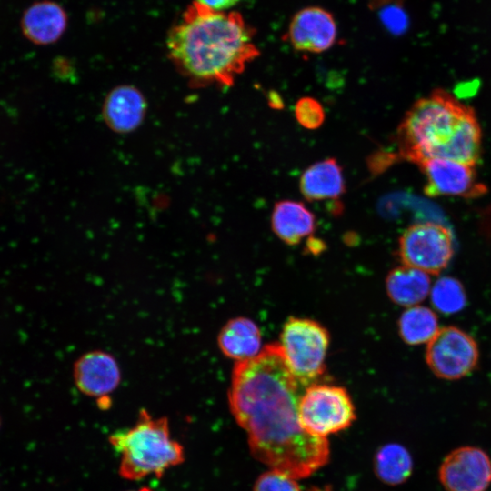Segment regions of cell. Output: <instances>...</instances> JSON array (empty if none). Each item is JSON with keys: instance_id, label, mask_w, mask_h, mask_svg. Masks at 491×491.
I'll return each mask as SVG.
<instances>
[{"instance_id": "obj_18", "label": "cell", "mask_w": 491, "mask_h": 491, "mask_svg": "<svg viewBox=\"0 0 491 491\" xmlns=\"http://www.w3.org/2000/svg\"><path fill=\"white\" fill-rule=\"evenodd\" d=\"M386 288L394 303L410 307L417 306L427 296L430 278L426 273L403 265L389 272Z\"/></svg>"}, {"instance_id": "obj_27", "label": "cell", "mask_w": 491, "mask_h": 491, "mask_svg": "<svg viewBox=\"0 0 491 491\" xmlns=\"http://www.w3.org/2000/svg\"><path fill=\"white\" fill-rule=\"evenodd\" d=\"M0 426H1V421H0Z\"/></svg>"}, {"instance_id": "obj_23", "label": "cell", "mask_w": 491, "mask_h": 491, "mask_svg": "<svg viewBox=\"0 0 491 491\" xmlns=\"http://www.w3.org/2000/svg\"><path fill=\"white\" fill-rule=\"evenodd\" d=\"M253 491H302L296 479L270 469L261 474L255 482Z\"/></svg>"}, {"instance_id": "obj_7", "label": "cell", "mask_w": 491, "mask_h": 491, "mask_svg": "<svg viewBox=\"0 0 491 491\" xmlns=\"http://www.w3.org/2000/svg\"><path fill=\"white\" fill-rule=\"evenodd\" d=\"M453 255V235L448 228L440 224H413L398 240V256L403 265L426 274L438 275L446 268Z\"/></svg>"}, {"instance_id": "obj_11", "label": "cell", "mask_w": 491, "mask_h": 491, "mask_svg": "<svg viewBox=\"0 0 491 491\" xmlns=\"http://www.w3.org/2000/svg\"><path fill=\"white\" fill-rule=\"evenodd\" d=\"M336 23L331 13L319 6L299 10L290 21L286 37L297 51L318 54L335 44Z\"/></svg>"}, {"instance_id": "obj_21", "label": "cell", "mask_w": 491, "mask_h": 491, "mask_svg": "<svg viewBox=\"0 0 491 491\" xmlns=\"http://www.w3.org/2000/svg\"><path fill=\"white\" fill-rule=\"evenodd\" d=\"M431 303L445 315L461 311L466 304V295L461 282L451 276L439 278L431 290Z\"/></svg>"}, {"instance_id": "obj_2", "label": "cell", "mask_w": 491, "mask_h": 491, "mask_svg": "<svg viewBox=\"0 0 491 491\" xmlns=\"http://www.w3.org/2000/svg\"><path fill=\"white\" fill-rule=\"evenodd\" d=\"M255 31L238 12L194 2L166 38L168 56L192 86H231L259 55Z\"/></svg>"}, {"instance_id": "obj_26", "label": "cell", "mask_w": 491, "mask_h": 491, "mask_svg": "<svg viewBox=\"0 0 491 491\" xmlns=\"http://www.w3.org/2000/svg\"><path fill=\"white\" fill-rule=\"evenodd\" d=\"M386 1H388V0H373V2H374L375 4L384 3V2H386Z\"/></svg>"}, {"instance_id": "obj_5", "label": "cell", "mask_w": 491, "mask_h": 491, "mask_svg": "<svg viewBox=\"0 0 491 491\" xmlns=\"http://www.w3.org/2000/svg\"><path fill=\"white\" fill-rule=\"evenodd\" d=\"M329 340L328 331L315 320L289 317L284 324L279 345L293 374L305 388L324 374Z\"/></svg>"}, {"instance_id": "obj_1", "label": "cell", "mask_w": 491, "mask_h": 491, "mask_svg": "<svg viewBox=\"0 0 491 491\" xmlns=\"http://www.w3.org/2000/svg\"><path fill=\"white\" fill-rule=\"evenodd\" d=\"M304 389L274 343L235 362L228 391L230 411L246 432L252 456L296 480L323 467L330 455L327 438L309 435L299 423Z\"/></svg>"}, {"instance_id": "obj_15", "label": "cell", "mask_w": 491, "mask_h": 491, "mask_svg": "<svg viewBox=\"0 0 491 491\" xmlns=\"http://www.w3.org/2000/svg\"><path fill=\"white\" fill-rule=\"evenodd\" d=\"M299 189L309 202L339 200L346 192L341 165L332 157L312 164L302 173Z\"/></svg>"}, {"instance_id": "obj_6", "label": "cell", "mask_w": 491, "mask_h": 491, "mask_svg": "<svg viewBox=\"0 0 491 491\" xmlns=\"http://www.w3.org/2000/svg\"><path fill=\"white\" fill-rule=\"evenodd\" d=\"M298 417L306 433L326 438L349 427L356 419V409L346 389L316 382L304 389L298 404Z\"/></svg>"}, {"instance_id": "obj_10", "label": "cell", "mask_w": 491, "mask_h": 491, "mask_svg": "<svg viewBox=\"0 0 491 491\" xmlns=\"http://www.w3.org/2000/svg\"><path fill=\"white\" fill-rule=\"evenodd\" d=\"M418 166L425 175V192L429 196L473 198L486 192V185L476 177L474 165L446 158H430Z\"/></svg>"}, {"instance_id": "obj_3", "label": "cell", "mask_w": 491, "mask_h": 491, "mask_svg": "<svg viewBox=\"0 0 491 491\" xmlns=\"http://www.w3.org/2000/svg\"><path fill=\"white\" fill-rule=\"evenodd\" d=\"M396 143L400 156L414 164L446 158L476 165L481 128L471 107L436 90L406 112L396 131Z\"/></svg>"}, {"instance_id": "obj_13", "label": "cell", "mask_w": 491, "mask_h": 491, "mask_svg": "<svg viewBox=\"0 0 491 491\" xmlns=\"http://www.w3.org/2000/svg\"><path fill=\"white\" fill-rule=\"evenodd\" d=\"M20 25L23 35L30 42L39 45H50L65 31L67 15L55 2L38 1L25 9Z\"/></svg>"}, {"instance_id": "obj_17", "label": "cell", "mask_w": 491, "mask_h": 491, "mask_svg": "<svg viewBox=\"0 0 491 491\" xmlns=\"http://www.w3.org/2000/svg\"><path fill=\"white\" fill-rule=\"evenodd\" d=\"M217 345L224 356L235 362L258 355L262 350V336L257 325L244 316L227 321L217 336Z\"/></svg>"}, {"instance_id": "obj_20", "label": "cell", "mask_w": 491, "mask_h": 491, "mask_svg": "<svg viewBox=\"0 0 491 491\" xmlns=\"http://www.w3.org/2000/svg\"><path fill=\"white\" fill-rule=\"evenodd\" d=\"M438 330L436 313L426 306H410L398 319L399 335L407 345L428 343Z\"/></svg>"}, {"instance_id": "obj_24", "label": "cell", "mask_w": 491, "mask_h": 491, "mask_svg": "<svg viewBox=\"0 0 491 491\" xmlns=\"http://www.w3.org/2000/svg\"><path fill=\"white\" fill-rule=\"evenodd\" d=\"M195 2L215 11H224L236 5L239 0H196Z\"/></svg>"}, {"instance_id": "obj_8", "label": "cell", "mask_w": 491, "mask_h": 491, "mask_svg": "<svg viewBox=\"0 0 491 491\" xmlns=\"http://www.w3.org/2000/svg\"><path fill=\"white\" fill-rule=\"evenodd\" d=\"M479 350L475 339L456 326L440 328L427 343L426 361L439 378L456 380L477 366Z\"/></svg>"}, {"instance_id": "obj_12", "label": "cell", "mask_w": 491, "mask_h": 491, "mask_svg": "<svg viewBox=\"0 0 491 491\" xmlns=\"http://www.w3.org/2000/svg\"><path fill=\"white\" fill-rule=\"evenodd\" d=\"M73 377L81 393L105 399L120 385L121 369L112 354L93 350L83 354L75 362Z\"/></svg>"}, {"instance_id": "obj_9", "label": "cell", "mask_w": 491, "mask_h": 491, "mask_svg": "<svg viewBox=\"0 0 491 491\" xmlns=\"http://www.w3.org/2000/svg\"><path fill=\"white\" fill-rule=\"evenodd\" d=\"M438 479L446 491H486L491 485V457L478 446L455 448L442 460Z\"/></svg>"}, {"instance_id": "obj_4", "label": "cell", "mask_w": 491, "mask_h": 491, "mask_svg": "<svg viewBox=\"0 0 491 491\" xmlns=\"http://www.w3.org/2000/svg\"><path fill=\"white\" fill-rule=\"evenodd\" d=\"M109 442L120 454L119 474L127 480L161 477L185 461L184 447L172 437L167 418L145 410L140 411L132 427L113 433Z\"/></svg>"}, {"instance_id": "obj_19", "label": "cell", "mask_w": 491, "mask_h": 491, "mask_svg": "<svg viewBox=\"0 0 491 491\" xmlns=\"http://www.w3.org/2000/svg\"><path fill=\"white\" fill-rule=\"evenodd\" d=\"M374 469L383 483L389 486L403 484L413 472L412 456L398 443L386 444L375 455Z\"/></svg>"}, {"instance_id": "obj_22", "label": "cell", "mask_w": 491, "mask_h": 491, "mask_svg": "<svg viewBox=\"0 0 491 491\" xmlns=\"http://www.w3.org/2000/svg\"><path fill=\"white\" fill-rule=\"evenodd\" d=\"M295 116L303 127L316 129L324 122L325 110L316 99L303 97L295 105Z\"/></svg>"}, {"instance_id": "obj_14", "label": "cell", "mask_w": 491, "mask_h": 491, "mask_svg": "<svg viewBox=\"0 0 491 491\" xmlns=\"http://www.w3.org/2000/svg\"><path fill=\"white\" fill-rule=\"evenodd\" d=\"M146 102L135 86L123 85L114 88L105 97L103 115L115 132L129 133L137 128L145 115Z\"/></svg>"}, {"instance_id": "obj_25", "label": "cell", "mask_w": 491, "mask_h": 491, "mask_svg": "<svg viewBox=\"0 0 491 491\" xmlns=\"http://www.w3.org/2000/svg\"><path fill=\"white\" fill-rule=\"evenodd\" d=\"M128 491H152L149 487H141L139 489L128 490Z\"/></svg>"}, {"instance_id": "obj_16", "label": "cell", "mask_w": 491, "mask_h": 491, "mask_svg": "<svg viewBox=\"0 0 491 491\" xmlns=\"http://www.w3.org/2000/svg\"><path fill=\"white\" fill-rule=\"evenodd\" d=\"M271 226L281 241L295 246L313 235L316 228V218L303 202L280 200L274 205Z\"/></svg>"}]
</instances>
